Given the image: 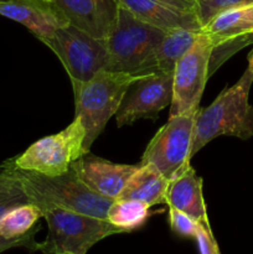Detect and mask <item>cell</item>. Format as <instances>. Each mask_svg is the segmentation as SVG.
Segmentation results:
<instances>
[{
    "instance_id": "cell-1",
    "label": "cell",
    "mask_w": 253,
    "mask_h": 254,
    "mask_svg": "<svg viewBox=\"0 0 253 254\" xmlns=\"http://www.w3.org/2000/svg\"><path fill=\"white\" fill-rule=\"evenodd\" d=\"M253 72L246 69L233 86L225 88L206 108H198L193 124L192 156L206 144L222 135L246 140L253 136V107L250 92Z\"/></svg>"
},
{
    "instance_id": "cell-2",
    "label": "cell",
    "mask_w": 253,
    "mask_h": 254,
    "mask_svg": "<svg viewBox=\"0 0 253 254\" xmlns=\"http://www.w3.org/2000/svg\"><path fill=\"white\" fill-rule=\"evenodd\" d=\"M165 31L149 25L119 6L118 17L106 41L107 71L129 74L154 73V56Z\"/></svg>"
},
{
    "instance_id": "cell-3",
    "label": "cell",
    "mask_w": 253,
    "mask_h": 254,
    "mask_svg": "<svg viewBox=\"0 0 253 254\" xmlns=\"http://www.w3.org/2000/svg\"><path fill=\"white\" fill-rule=\"evenodd\" d=\"M11 170L19 176L32 203L40 208L55 206L63 210L83 213L92 217L107 220V212L114 200L92 191L69 166L66 173L56 176L42 175L34 171Z\"/></svg>"
},
{
    "instance_id": "cell-4",
    "label": "cell",
    "mask_w": 253,
    "mask_h": 254,
    "mask_svg": "<svg viewBox=\"0 0 253 254\" xmlns=\"http://www.w3.org/2000/svg\"><path fill=\"white\" fill-rule=\"evenodd\" d=\"M143 76L103 69L89 81L73 87L76 117L82 119L86 130L83 148L87 153L109 119L117 114L129 87Z\"/></svg>"
},
{
    "instance_id": "cell-5",
    "label": "cell",
    "mask_w": 253,
    "mask_h": 254,
    "mask_svg": "<svg viewBox=\"0 0 253 254\" xmlns=\"http://www.w3.org/2000/svg\"><path fill=\"white\" fill-rule=\"evenodd\" d=\"M41 211L49 228L46 240L37 247L44 254H87L99 241L123 233L102 218L55 206H45Z\"/></svg>"
},
{
    "instance_id": "cell-6",
    "label": "cell",
    "mask_w": 253,
    "mask_h": 254,
    "mask_svg": "<svg viewBox=\"0 0 253 254\" xmlns=\"http://www.w3.org/2000/svg\"><path fill=\"white\" fill-rule=\"evenodd\" d=\"M84 138L86 130L82 119L74 117L63 130L35 141L21 155L5 161L1 166L49 176L61 175L73 161L87 154L83 148Z\"/></svg>"
},
{
    "instance_id": "cell-7",
    "label": "cell",
    "mask_w": 253,
    "mask_h": 254,
    "mask_svg": "<svg viewBox=\"0 0 253 254\" xmlns=\"http://www.w3.org/2000/svg\"><path fill=\"white\" fill-rule=\"evenodd\" d=\"M44 44L62 62L73 87L89 81L107 67L106 41L92 37L69 24L56 30Z\"/></svg>"
},
{
    "instance_id": "cell-8",
    "label": "cell",
    "mask_w": 253,
    "mask_h": 254,
    "mask_svg": "<svg viewBox=\"0 0 253 254\" xmlns=\"http://www.w3.org/2000/svg\"><path fill=\"white\" fill-rule=\"evenodd\" d=\"M195 114L169 117L146 145L140 164L153 165L168 181L180 176L192 158Z\"/></svg>"
},
{
    "instance_id": "cell-9",
    "label": "cell",
    "mask_w": 253,
    "mask_h": 254,
    "mask_svg": "<svg viewBox=\"0 0 253 254\" xmlns=\"http://www.w3.org/2000/svg\"><path fill=\"white\" fill-rule=\"evenodd\" d=\"M210 39L201 34L193 46L179 60L173 74V99L169 117L196 113L200 108L211 57Z\"/></svg>"
},
{
    "instance_id": "cell-10",
    "label": "cell",
    "mask_w": 253,
    "mask_h": 254,
    "mask_svg": "<svg viewBox=\"0 0 253 254\" xmlns=\"http://www.w3.org/2000/svg\"><path fill=\"white\" fill-rule=\"evenodd\" d=\"M202 32L212 45L208 66L211 77L238 50L253 44V4L220 12L202 27Z\"/></svg>"
},
{
    "instance_id": "cell-11",
    "label": "cell",
    "mask_w": 253,
    "mask_h": 254,
    "mask_svg": "<svg viewBox=\"0 0 253 254\" xmlns=\"http://www.w3.org/2000/svg\"><path fill=\"white\" fill-rule=\"evenodd\" d=\"M173 74L174 72H154L134 82L116 114L117 126L122 128L140 119L158 118L159 112L171 104Z\"/></svg>"
},
{
    "instance_id": "cell-12",
    "label": "cell",
    "mask_w": 253,
    "mask_h": 254,
    "mask_svg": "<svg viewBox=\"0 0 253 254\" xmlns=\"http://www.w3.org/2000/svg\"><path fill=\"white\" fill-rule=\"evenodd\" d=\"M52 2L69 25L99 40L109 36L118 17L117 0H52Z\"/></svg>"
},
{
    "instance_id": "cell-13",
    "label": "cell",
    "mask_w": 253,
    "mask_h": 254,
    "mask_svg": "<svg viewBox=\"0 0 253 254\" xmlns=\"http://www.w3.org/2000/svg\"><path fill=\"white\" fill-rule=\"evenodd\" d=\"M138 166L112 163L87 153L73 161L71 169L92 191L117 200Z\"/></svg>"
},
{
    "instance_id": "cell-14",
    "label": "cell",
    "mask_w": 253,
    "mask_h": 254,
    "mask_svg": "<svg viewBox=\"0 0 253 254\" xmlns=\"http://www.w3.org/2000/svg\"><path fill=\"white\" fill-rule=\"evenodd\" d=\"M0 15L21 24L42 42L68 25L59 7L47 0H1Z\"/></svg>"
},
{
    "instance_id": "cell-15",
    "label": "cell",
    "mask_w": 253,
    "mask_h": 254,
    "mask_svg": "<svg viewBox=\"0 0 253 254\" xmlns=\"http://www.w3.org/2000/svg\"><path fill=\"white\" fill-rule=\"evenodd\" d=\"M135 17L164 31L174 29H202L196 14L168 6L158 0H117Z\"/></svg>"
},
{
    "instance_id": "cell-16",
    "label": "cell",
    "mask_w": 253,
    "mask_h": 254,
    "mask_svg": "<svg viewBox=\"0 0 253 254\" xmlns=\"http://www.w3.org/2000/svg\"><path fill=\"white\" fill-rule=\"evenodd\" d=\"M169 208L183 211L197 222L208 221L207 207L202 193V179L189 166L180 176L169 181L166 191Z\"/></svg>"
},
{
    "instance_id": "cell-17",
    "label": "cell",
    "mask_w": 253,
    "mask_h": 254,
    "mask_svg": "<svg viewBox=\"0 0 253 254\" xmlns=\"http://www.w3.org/2000/svg\"><path fill=\"white\" fill-rule=\"evenodd\" d=\"M169 181L150 164H139L118 198L136 200L150 207L166 203Z\"/></svg>"
},
{
    "instance_id": "cell-18",
    "label": "cell",
    "mask_w": 253,
    "mask_h": 254,
    "mask_svg": "<svg viewBox=\"0 0 253 254\" xmlns=\"http://www.w3.org/2000/svg\"><path fill=\"white\" fill-rule=\"evenodd\" d=\"M202 29H174L166 31L154 56V72H174L179 60L193 46Z\"/></svg>"
},
{
    "instance_id": "cell-19",
    "label": "cell",
    "mask_w": 253,
    "mask_h": 254,
    "mask_svg": "<svg viewBox=\"0 0 253 254\" xmlns=\"http://www.w3.org/2000/svg\"><path fill=\"white\" fill-rule=\"evenodd\" d=\"M150 215V206L141 201L117 198L109 206L107 221L126 233L143 227Z\"/></svg>"
},
{
    "instance_id": "cell-20",
    "label": "cell",
    "mask_w": 253,
    "mask_h": 254,
    "mask_svg": "<svg viewBox=\"0 0 253 254\" xmlns=\"http://www.w3.org/2000/svg\"><path fill=\"white\" fill-rule=\"evenodd\" d=\"M42 211L35 203L15 206L0 217V236L6 240H16L36 228Z\"/></svg>"
},
{
    "instance_id": "cell-21",
    "label": "cell",
    "mask_w": 253,
    "mask_h": 254,
    "mask_svg": "<svg viewBox=\"0 0 253 254\" xmlns=\"http://www.w3.org/2000/svg\"><path fill=\"white\" fill-rule=\"evenodd\" d=\"M32 203L19 176L11 170L1 169L0 173V217L10 208Z\"/></svg>"
},
{
    "instance_id": "cell-22",
    "label": "cell",
    "mask_w": 253,
    "mask_h": 254,
    "mask_svg": "<svg viewBox=\"0 0 253 254\" xmlns=\"http://www.w3.org/2000/svg\"><path fill=\"white\" fill-rule=\"evenodd\" d=\"M195 14L200 21L201 26H205L220 12L233 7L246 6L253 4V0H195Z\"/></svg>"
},
{
    "instance_id": "cell-23",
    "label": "cell",
    "mask_w": 253,
    "mask_h": 254,
    "mask_svg": "<svg viewBox=\"0 0 253 254\" xmlns=\"http://www.w3.org/2000/svg\"><path fill=\"white\" fill-rule=\"evenodd\" d=\"M169 222L174 233L180 237L195 238L197 232V221L193 220L183 211L169 208Z\"/></svg>"
},
{
    "instance_id": "cell-24",
    "label": "cell",
    "mask_w": 253,
    "mask_h": 254,
    "mask_svg": "<svg viewBox=\"0 0 253 254\" xmlns=\"http://www.w3.org/2000/svg\"><path fill=\"white\" fill-rule=\"evenodd\" d=\"M195 240L197 242L200 254H220L217 242H216L215 237H213V233L211 231L208 221L198 222Z\"/></svg>"
},
{
    "instance_id": "cell-25",
    "label": "cell",
    "mask_w": 253,
    "mask_h": 254,
    "mask_svg": "<svg viewBox=\"0 0 253 254\" xmlns=\"http://www.w3.org/2000/svg\"><path fill=\"white\" fill-rule=\"evenodd\" d=\"M37 230H39V227L35 228L34 231H31L27 235L22 236V237L16 238V240H6L2 236H0V254L5 252V251L17 247H26L31 251H37L39 243L35 241V233L37 232Z\"/></svg>"
},
{
    "instance_id": "cell-26",
    "label": "cell",
    "mask_w": 253,
    "mask_h": 254,
    "mask_svg": "<svg viewBox=\"0 0 253 254\" xmlns=\"http://www.w3.org/2000/svg\"><path fill=\"white\" fill-rule=\"evenodd\" d=\"M168 6L174 7L176 10H181L185 12H192L195 14L196 2L195 0H158Z\"/></svg>"
},
{
    "instance_id": "cell-27",
    "label": "cell",
    "mask_w": 253,
    "mask_h": 254,
    "mask_svg": "<svg viewBox=\"0 0 253 254\" xmlns=\"http://www.w3.org/2000/svg\"><path fill=\"white\" fill-rule=\"evenodd\" d=\"M247 68L250 69L251 72H253V49H252V51L248 54V67Z\"/></svg>"
},
{
    "instance_id": "cell-28",
    "label": "cell",
    "mask_w": 253,
    "mask_h": 254,
    "mask_svg": "<svg viewBox=\"0 0 253 254\" xmlns=\"http://www.w3.org/2000/svg\"><path fill=\"white\" fill-rule=\"evenodd\" d=\"M47 1H52V0H47Z\"/></svg>"
},
{
    "instance_id": "cell-29",
    "label": "cell",
    "mask_w": 253,
    "mask_h": 254,
    "mask_svg": "<svg viewBox=\"0 0 253 254\" xmlns=\"http://www.w3.org/2000/svg\"><path fill=\"white\" fill-rule=\"evenodd\" d=\"M0 1H1V0H0Z\"/></svg>"
}]
</instances>
